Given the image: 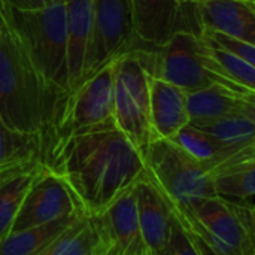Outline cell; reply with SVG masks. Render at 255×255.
Segmentation results:
<instances>
[{
	"mask_svg": "<svg viewBox=\"0 0 255 255\" xmlns=\"http://www.w3.org/2000/svg\"><path fill=\"white\" fill-rule=\"evenodd\" d=\"M103 241L94 217L84 215L40 255H93Z\"/></svg>",
	"mask_w": 255,
	"mask_h": 255,
	"instance_id": "22",
	"label": "cell"
},
{
	"mask_svg": "<svg viewBox=\"0 0 255 255\" xmlns=\"http://www.w3.org/2000/svg\"><path fill=\"white\" fill-rule=\"evenodd\" d=\"M117 60L108 63L75 90L60 97L48 128L40 134V149L46 143L66 139L76 133L115 124L114 84Z\"/></svg>",
	"mask_w": 255,
	"mask_h": 255,
	"instance_id": "6",
	"label": "cell"
},
{
	"mask_svg": "<svg viewBox=\"0 0 255 255\" xmlns=\"http://www.w3.org/2000/svg\"><path fill=\"white\" fill-rule=\"evenodd\" d=\"M40 155V136H25L9 130L0 118V164Z\"/></svg>",
	"mask_w": 255,
	"mask_h": 255,
	"instance_id": "24",
	"label": "cell"
},
{
	"mask_svg": "<svg viewBox=\"0 0 255 255\" xmlns=\"http://www.w3.org/2000/svg\"><path fill=\"white\" fill-rule=\"evenodd\" d=\"M94 218L115 255H149L137 221L136 185Z\"/></svg>",
	"mask_w": 255,
	"mask_h": 255,
	"instance_id": "14",
	"label": "cell"
},
{
	"mask_svg": "<svg viewBox=\"0 0 255 255\" xmlns=\"http://www.w3.org/2000/svg\"><path fill=\"white\" fill-rule=\"evenodd\" d=\"M148 176L173 212H182L194 200L215 196L211 172L169 139H155L143 155Z\"/></svg>",
	"mask_w": 255,
	"mask_h": 255,
	"instance_id": "7",
	"label": "cell"
},
{
	"mask_svg": "<svg viewBox=\"0 0 255 255\" xmlns=\"http://www.w3.org/2000/svg\"><path fill=\"white\" fill-rule=\"evenodd\" d=\"M173 214L185 230L221 255H255L254 208L211 196Z\"/></svg>",
	"mask_w": 255,
	"mask_h": 255,
	"instance_id": "5",
	"label": "cell"
},
{
	"mask_svg": "<svg viewBox=\"0 0 255 255\" xmlns=\"http://www.w3.org/2000/svg\"><path fill=\"white\" fill-rule=\"evenodd\" d=\"M164 255H200L191 236L182 227V224L178 221L176 217H175L170 241H169V245H167Z\"/></svg>",
	"mask_w": 255,
	"mask_h": 255,
	"instance_id": "27",
	"label": "cell"
},
{
	"mask_svg": "<svg viewBox=\"0 0 255 255\" xmlns=\"http://www.w3.org/2000/svg\"><path fill=\"white\" fill-rule=\"evenodd\" d=\"M54 0H0V4L10 10L16 12H28V10H39L49 6Z\"/></svg>",
	"mask_w": 255,
	"mask_h": 255,
	"instance_id": "28",
	"label": "cell"
},
{
	"mask_svg": "<svg viewBox=\"0 0 255 255\" xmlns=\"http://www.w3.org/2000/svg\"><path fill=\"white\" fill-rule=\"evenodd\" d=\"M114 121L140 155L157 139L149 115L148 75L131 51L115 61Z\"/></svg>",
	"mask_w": 255,
	"mask_h": 255,
	"instance_id": "8",
	"label": "cell"
},
{
	"mask_svg": "<svg viewBox=\"0 0 255 255\" xmlns=\"http://www.w3.org/2000/svg\"><path fill=\"white\" fill-rule=\"evenodd\" d=\"M199 36L203 39V42L206 45L221 49V51H226V52H230V54L255 66V45H251L248 42H244V40L229 36V34L212 31V30H200Z\"/></svg>",
	"mask_w": 255,
	"mask_h": 255,
	"instance_id": "25",
	"label": "cell"
},
{
	"mask_svg": "<svg viewBox=\"0 0 255 255\" xmlns=\"http://www.w3.org/2000/svg\"><path fill=\"white\" fill-rule=\"evenodd\" d=\"M61 94L30 63L4 21L0 33V118L19 134L40 136L49 126Z\"/></svg>",
	"mask_w": 255,
	"mask_h": 255,
	"instance_id": "2",
	"label": "cell"
},
{
	"mask_svg": "<svg viewBox=\"0 0 255 255\" xmlns=\"http://www.w3.org/2000/svg\"><path fill=\"white\" fill-rule=\"evenodd\" d=\"M188 232V230H187ZM188 235L191 236V239H193V242H194V245H196V248L199 250V253L200 255H221L220 253H217V251H214L205 241H202L199 236H196L194 233H191V232H188Z\"/></svg>",
	"mask_w": 255,
	"mask_h": 255,
	"instance_id": "30",
	"label": "cell"
},
{
	"mask_svg": "<svg viewBox=\"0 0 255 255\" xmlns=\"http://www.w3.org/2000/svg\"><path fill=\"white\" fill-rule=\"evenodd\" d=\"M42 163L64 179L96 217L148 178L143 158L115 124L94 127L40 149Z\"/></svg>",
	"mask_w": 255,
	"mask_h": 255,
	"instance_id": "1",
	"label": "cell"
},
{
	"mask_svg": "<svg viewBox=\"0 0 255 255\" xmlns=\"http://www.w3.org/2000/svg\"><path fill=\"white\" fill-rule=\"evenodd\" d=\"M40 158V155H34L25 160H18V161H12V163H6V164H0V187L7 182L12 176H15L18 172H21L22 169H25L27 166H30L34 160Z\"/></svg>",
	"mask_w": 255,
	"mask_h": 255,
	"instance_id": "29",
	"label": "cell"
},
{
	"mask_svg": "<svg viewBox=\"0 0 255 255\" xmlns=\"http://www.w3.org/2000/svg\"><path fill=\"white\" fill-rule=\"evenodd\" d=\"M100 229V227H99ZM102 232V230H100ZM102 236H103V233H102ZM93 255H115L114 253V250H112V247H111V244L108 242V239L103 236V241H102V244H100V247L96 250V253Z\"/></svg>",
	"mask_w": 255,
	"mask_h": 255,
	"instance_id": "31",
	"label": "cell"
},
{
	"mask_svg": "<svg viewBox=\"0 0 255 255\" xmlns=\"http://www.w3.org/2000/svg\"><path fill=\"white\" fill-rule=\"evenodd\" d=\"M3 27H4V18H3V15H1V12H0V33H1Z\"/></svg>",
	"mask_w": 255,
	"mask_h": 255,
	"instance_id": "33",
	"label": "cell"
},
{
	"mask_svg": "<svg viewBox=\"0 0 255 255\" xmlns=\"http://www.w3.org/2000/svg\"><path fill=\"white\" fill-rule=\"evenodd\" d=\"M128 1L136 46H160L175 33L190 31L184 6L178 0Z\"/></svg>",
	"mask_w": 255,
	"mask_h": 255,
	"instance_id": "12",
	"label": "cell"
},
{
	"mask_svg": "<svg viewBox=\"0 0 255 255\" xmlns=\"http://www.w3.org/2000/svg\"><path fill=\"white\" fill-rule=\"evenodd\" d=\"M191 126L212 134L214 137L230 146L244 148L255 145V111L233 114L214 121Z\"/></svg>",
	"mask_w": 255,
	"mask_h": 255,
	"instance_id": "23",
	"label": "cell"
},
{
	"mask_svg": "<svg viewBox=\"0 0 255 255\" xmlns=\"http://www.w3.org/2000/svg\"><path fill=\"white\" fill-rule=\"evenodd\" d=\"M64 4L67 84L72 91L81 84L85 72L93 34V0H64Z\"/></svg>",
	"mask_w": 255,
	"mask_h": 255,
	"instance_id": "15",
	"label": "cell"
},
{
	"mask_svg": "<svg viewBox=\"0 0 255 255\" xmlns=\"http://www.w3.org/2000/svg\"><path fill=\"white\" fill-rule=\"evenodd\" d=\"M182 6L191 33L212 30L255 45V1L203 0Z\"/></svg>",
	"mask_w": 255,
	"mask_h": 255,
	"instance_id": "11",
	"label": "cell"
},
{
	"mask_svg": "<svg viewBox=\"0 0 255 255\" xmlns=\"http://www.w3.org/2000/svg\"><path fill=\"white\" fill-rule=\"evenodd\" d=\"M81 217L84 215L67 217L43 226L9 233L0 241V255H40Z\"/></svg>",
	"mask_w": 255,
	"mask_h": 255,
	"instance_id": "20",
	"label": "cell"
},
{
	"mask_svg": "<svg viewBox=\"0 0 255 255\" xmlns=\"http://www.w3.org/2000/svg\"><path fill=\"white\" fill-rule=\"evenodd\" d=\"M43 169L45 164L40 158H37L0 187V241L9 235L25 196Z\"/></svg>",
	"mask_w": 255,
	"mask_h": 255,
	"instance_id": "21",
	"label": "cell"
},
{
	"mask_svg": "<svg viewBox=\"0 0 255 255\" xmlns=\"http://www.w3.org/2000/svg\"><path fill=\"white\" fill-rule=\"evenodd\" d=\"M169 140L176 143L181 149H184L188 155H191L196 161H199L209 172L215 169L218 164L233 157L235 154H238L239 151L248 148V146L238 148V146L226 145L217 137H214L212 134L191 124H187Z\"/></svg>",
	"mask_w": 255,
	"mask_h": 255,
	"instance_id": "19",
	"label": "cell"
},
{
	"mask_svg": "<svg viewBox=\"0 0 255 255\" xmlns=\"http://www.w3.org/2000/svg\"><path fill=\"white\" fill-rule=\"evenodd\" d=\"M181 4H185V3H197V1H203V0H178ZM250 1H255V0H250Z\"/></svg>",
	"mask_w": 255,
	"mask_h": 255,
	"instance_id": "32",
	"label": "cell"
},
{
	"mask_svg": "<svg viewBox=\"0 0 255 255\" xmlns=\"http://www.w3.org/2000/svg\"><path fill=\"white\" fill-rule=\"evenodd\" d=\"M209 48H211L215 60L238 84L244 85L245 88H248L251 91H255V66L230 54V52H226V51H221V49H217L212 46H209Z\"/></svg>",
	"mask_w": 255,
	"mask_h": 255,
	"instance_id": "26",
	"label": "cell"
},
{
	"mask_svg": "<svg viewBox=\"0 0 255 255\" xmlns=\"http://www.w3.org/2000/svg\"><path fill=\"white\" fill-rule=\"evenodd\" d=\"M149 115L157 139H172L188 123L187 93L158 78L148 76Z\"/></svg>",
	"mask_w": 255,
	"mask_h": 255,
	"instance_id": "17",
	"label": "cell"
},
{
	"mask_svg": "<svg viewBox=\"0 0 255 255\" xmlns=\"http://www.w3.org/2000/svg\"><path fill=\"white\" fill-rule=\"evenodd\" d=\"M136 208L142 241L149 255H164L175 214L160 190L148 176L136 185Z\"/></svg>",
	"mask_w": 255,
	"mask_h": 255,
	"instance_id": "13",
	"label": "cell"
},
{
	"mask_svg": "<svg viewBox=\"0 0 255 255\" xmlns=\"http://www.w3.org/2000/svg\"><path fill=\"white\" fill-rule=\"evenodd\" d=\"M75 215L88 214L67 182L45 166L43 172L37 176L25 196L9 233L43 226Z\"/></svg>",
	"mask_w": 255,
	"mask_h": 255,
	"instance_id": "10",
	"label": "cell"
},
{
	"mask_svg": "<svg viewBox=\"0 0 255 255\" xmlns=\"http://www.w3.org/2000/svg\"><path fill=\"white\" fill-rule=\"evenodd\" d=\"M131 52L148 76L170 82L185 93L223 88L238 94H255L221 67L199 34L178 31L160 46H136Z\"/></svg>",
	"mask_w": 255,
	"mask_h": 255,
	"instance_id": "3",
	"label": "cell"
},
{
	"mask_svg": "<svg viewBox=\"0 0 255 255\" xmlns=\"http://www.w3.org/2000/svg\"><path fill=\"white\" fill-rule=\"evenodd\" d=\"M0 12L42 79L61 96L66 94L69 84L64 0H54L43 9L28 12L10 10L0 4Z\"/></svg>",
	"mask_w": 255,
	"mask_h": 255,
	"instance_id": "4",
	"label": "cell"
},
{
	"mask_svg": "<svg viewBox=\"0 0 255 255\" xmlns=\"http://www.w3.org/2000/svg\"><path fill=\"white\" fill-rule=\"evenodd\" d=\"M188 124L214 121L227 115L255 111V94H238L223 88H208L187 93Z\"/></svg>",
	"mask_w": 255,
	"mask_h": 255,
	"instance_id": "18",
	"label": "cell"
},
{
	"mask_svg": "<svg viewBox=\"0 0 255 255\" xmlns=\"http://www.w3.org/2000/svg\"><path fill=\"white\" fill-rule=\"evenodd\" d=\"M136 46L128 0H93V34L81 84Z\"/></svg>",
	"mask_w": 255,
	"mask_h": 255,
	"instance_id": "9",
	"label": "cell"
},
{
	"mask_svg": "<svg viewBox=\"0 0 255 255\" xmlns=\"http://www.w3.org/2000/svg\"><path fill=\"white\" fill-rule=\"evenodd\" d=\"M215 196L254 208L255 145L248 146L211 170Z\"/></svg>",
	"mask_w": 255,
	"mask_h": 255,
	"instance_id": "16",
	"label": "cell"
}]
</instances>
